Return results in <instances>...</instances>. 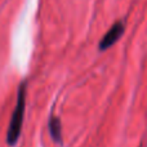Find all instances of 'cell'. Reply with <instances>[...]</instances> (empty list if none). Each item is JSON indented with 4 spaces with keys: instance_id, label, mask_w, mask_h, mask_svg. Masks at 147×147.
Segmentation results:
<instances>
[{
    "instance_id": "6da1fadb",
    "label": "cell",
    "mask_w": 147,
    "mask_h": 147,
    "mask_svg": "<svg viewBox=\"0 0 147 147\" xmlns=\"http://www.w3.org/2000/svg\"><path fill=\"white\" fill-rule=\"evenodd\" d=\"M25 107H26V84L23 83V84H21L20 89H18L17 103H16V107L12 112L9 128H8L7 141L9 146H14L21 136L23 116H25Z\"/></svg>"
},
{
    "instance_id": "7a4b0ae2",
    "label": "cell",
    "mask_w": 147,
    "mask_h": 147,
    "mask_svg": "<svg viewBox=\"0 0 147 147\" xmlns=\"http://www.w3.org/2000/svg\"><path fill=\"white\" fill-rule=\"evenodd\" d=\"M124 31H125V27H124V23L121 21L119 22L114 23V25L110 27V30L102 36L101 41H99V51L103 52V51H107L109 48H111L115 43H117L120 38L124 35Z\"/></svg>"
},
{
    "instance_id": "3957f363",
    "label": "cell",
    "mask_w": 147,
    "mask_h": 147,
    "mask_svg": "<svg viewBox=\"0 0 147 147\" xmlns=\"http://www.w3.org/2000/svg\"><path fill=\"white\" fill-rule=\"evenodd\" d=\"M49 133L54 142L62 143V124L57 116H52L49 120Z\"/></svg>"
}]
</instances>
